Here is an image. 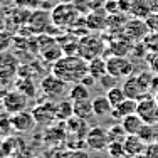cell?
Here are the masks:
<instances>
[{"mask_svg": "<svg viewBox=\"0 0 158 158\" xmlns=\"http://www.w3.org/2000/svg\"><path fill=\"white\" fill-rule=\"evenodd\" d=\"M17 89H19V91H22L27 98H32L34 94H35V86H34L32 79H29V77H20V79H19Z\"/></svg>", "mask_w": 158, "mask_h": 158, "instance_id": "obj_29", "label": "cell"}, {"mask_svg": "<svg viewBox=\"0 0 158 158\" xmlns=\"http://www.w3.org/2000/svg\"><path fill=\"white\" fill-rule=\"evenodd\" d=\"M57 3H74V0H57Z\"/></svg>", "mask_w": 158, "mask_h": 158, "instance_id": "obj_44", "label": "cell"}, {"mask_svg": "<svg viewBox=\"0 0 158 158\" xmlns=\"http://www.w3.org/2000/svg\"><path fill=\"white\" fill-rule=\"evenodd\" d=\"M40 56H42L44 61H47L51 64H56L64 56V51H62V47L57 46V42H56V44H52V46H49L47 49L40 51Z\"/></svg>", "mask_w": 158, "mask_h": 158, "instance_id": "obj_25", "label": "cell"}, {"mask_svg": "<svg viewBox=\"0 0 158 158\" xmlns=\"http://www.w3.org/2000/svg\"><path fill=\"white\" fill-rule=\"evenodd\" d=\"M148 34H150V29L146 25L145 19H136V17L130 19L126 22L125 29H123V35L131 42H141V40H145V37Z\"/></svg>", "mask_w": 158, "mask_h": 158, "instance_id": "obj_7", "label": "cell"}, {"mask_svg": "<svg viewBox=\"0 0 158 158\" xmlns=\"http://www.w3.org/2000/svg\"><path fill=\"white\" fill-rule=\"evenodd\" d=\"M104 10L108 12V15H111V14H118L119 12L118 0H108V2H104Z\"/></svg>", "mask_w": 158, "mask_h": 158, "instance_id": "obj_38", "label": "cell"}, {"mask_svg": "<svg viewBox=\"0 0 158 158\" xmlns=\"http://www.w3.org/2000/svg\"><path fill=\"white\" fill-rule=\"evenodd\" d=\"M32 114L35 118L37 125H42V126H49L51 123H54L57 119V116H56V104L51 99L39 103L32 110Z\"/></svg>", "mask_w": 158, "mask_h": 158, "instance_id": "obj_11", "label": "cell"}, {"mask_svg": "<svg viewBox=\"0 0 158 158\" xmlns=\"http://www.w3.org/2000/svg\"><path fill=\"white\" fill-rule=\"evenodd\" d=\"M56 116L57 121H67L74 116V103L71 99H62L56 104Z\"/></svg>", "mask_w": 158, "mask_h": 158, "instance_id": "obj_24", "label": "cell"}, {"mask_svg": "<svg viewBox=\"0 0 158 158\" xmlns=\"http://www.w3.org/2000/svg\"><path fill=\"white\" fill-rule=\"evenodd\" d=\"M52 25L57 29H71L81 19V10L74 3H57L51 10Z\"/></svg>", "mask_w": 158, "mask_h": 158, "instance_id": "obj_2", "label": "cell"}, {"mask_svg": "<svg viewBox=\"0 0 158 158\" xmlns=\"http://www.w3.org/2000/svg\"><path fill=\"white\" fill-rule=\"evenodd\" d=\"M123 146H125V158H136L143 155L146 150V143L138 135H126Z\"/></svg>", "mask_w": 158, "mask_h": 158, "instance_id": "obj_14", "label": "cell"}, {"mask_svg": "<svg viewBox=\"0 0 158 158\" xmlns=\"http://www.w3.org/2000/svg\"><path fill=\"white\" fill-rule=\"evenodd\" d=\"M77 56H81L86 61L101 57L104 56V40L103 37L94 35V34H86V35L79 37L77 44Z\"/></svg>", "mask_w": 158, "mask_h": 158, "instance_id": "obj_3", "label": "cell"}, {"mask_svg": "<svg viewBox=\"0 0 158 158\" xmlns=\"http://www.w3.org/2000/svg\"><path fill=\"white\" fill-rule=\"evenodd\" d=\"M73 103H74V116H77V118H81V119H86V121H88L91 116H94L91 98L81 99V101H73Z\"/></svg>", "mask_w": 158, "mask_h": 158, "instance_id": "obj_23", "label": "cell"}, {"mask_svg": "<svg viewBox=\"0 0 158 158\" xmlns=\"http://www.w3.org/2000/svg\"><path fill=\"white\" fill-rule=\"evenodd\" d=\"M106 62H108V74L114 76L116 79H121V77L126 79L128 76L133 74V64L126 57L111 56V57L106 59Z\"/></svg>", "mask_w": 158, "mask_h": 158, "instance_id": "obj_8", "label": "cell"}, {"mask_svg": "<svg viewBox=\"0 0 158 158\" xmlns=\"http://www.w3.org/2000/svg\"><path fill=\"white\" fill-rule=\"evenodd\" d=\"M29 27H31L32 32L35 34H47L49 29H51V24H52V17H51V12H47L46 9H37L34 10L29 17Z\"/></svg>", "mask_w": 158, "mask_h": 158, "instance_id": "obj_10", "label": "cell"}, {"mask_svg": "<svg viewBox=\"0 0 158 158\" xmlns=\"http://www.w3.org/2000/svg\"><path fill=\"white\" fill-rule=\"evenodd\" d=\"M138 136H140L146 145H148V143H153L155 138H158V126L156 125H150V123H145L143 128H141V131L138 133Z\"/></svg>", "mask_w": 158, "mask_h": 158, "instance_id": "obj_27", "label": "cell"}, {"mask_svg": "<svg viewBox=\"0 0 158 158\" xmlns=\"http://www.w3.org/2000/svg\"><path fill=\"white\" fill-rule=\"evenodd\" d=\"M116 81H118V79H116L114 76H111V74H106V76L101 77L98 82H99V86H103V88L111 89V88H114V86H116Z\"/></svg>", "mask_w": 158, "mask_h": 158, "instance_id": "obj_36", "label": "cell"}, {"mask_svg": "<svg viewBox=\"0 0 158 158\" xmlns=\"http://www.w3.org/2000/svg\"><path fill=\"white\" fill-rule=\"evenodd\" d=\"M0 2H2V0H0Z\"/></svg>", "mask_w": 158, "mask_h": 158, "instance_id": "obj_48", "label": "cell"}, {"mask_svg": "<svg viewBox=\"0 0 158 158\" xmlns=\"http://www.w3.org/2000/svg\"><path fill=\"white\" fill-rule=\"evenodd\" d=\"M10 42H12V37H10L7 32L0 31V52L7 51V47L10 46Z\"/></svg>", "mask_w": 158, "mask_h": 158, "instance_id": "obj_39", "label": "cell"}, {"mask_svg": "<svg viewBox=\"0 0 158 158\" xmlns=\"http://www.w3.org/2000/svg\"><path fill=\"white\" fill-rule=\"evenodd\" d=\"M59 158H89V155L84 150H67V152H62Z\"/></svg>", "mask_w": 158, "mask_h": 158, "instance_id": "obj_33", "label": "cell"}, {"mask_svg": "<svg viewBox=\"0 0 158 158\" xmlns=\"http://www.w3.org/2000/svg\"><path fill=\"white\" fill-rule=\"evenodd\" d=\"M150 67H152V71H155V73L158 74V52H150Z\"/></svg>", "mask_w": 158, "mask_h": 158, "instance_id": "obj_41", "label": "cell"}, {"mask_svg": "<svg viewBox=\"0 0 158 158\" xmlns=\"http://www.w3.org/2000/svg\"><path fill=\"white\" fill-rule=\"evenodd\" d=\"M138 110V99H131V98H126L123 103H119L118 106L113 108L111 111V118L113 119H119L121 121L123 118H126V116L133 114V113H136Z\"/></svg>", "mask_w": 158, "mask_h": 158, "instance_id": "obj_16", "label": "cell"}, {"mask_svg": "<svg viewBox=\"0 0 158 158\" xmlns=\"http://www.w3.org/2000/svg\"><path fill=\"white\" fill-rule=\"evenodd\" d=\"M86 145L93 152H103L110 145V136H108V130L103 126H93L89 130L88 136H86Z\"/></svg>", "mask_w": 158, "mask_h": 158, "instance_id": "obj_9", "label": "cell"}, {"mask_svg": "<svg viewBox=\"0 0 158 158\" xmlns=\"http://www.w3.org/2000/svg\"><path fill=\"white\" fill-rule=\"evenodd\" d=\"M15 3L20 9H37L42 5V0H15Z\"/></svg>", "mask_w": 158, "mask_h": 158, "instance_id": "obj_34", "label": "cell"}, {"mask_svg": "<svg viewBox=\"0 0 158 158\" xmlns=\"http://www.w3.org/2000/svg\"><path fill=\"white\" fill-rule=\"evenodd\" d=\"M108 155L113 158H125V146L123 141H110L108 145Z\"/></svg>", "mask_w": 158, "mask_h": 158, "instance_id": "obj_31", "label": "cell"}, {"mask_svg": "<svg viewBox=\"0 0 158 158\" xmlns=\"http://www.w3.org/2000/svg\"><path fill=\"white\" fill-rule=\"evenodd\" d=\"M81 82H82V84H86V86H88V88H89V86H94V84H96L98 81H96V79H94V77L91 76V74H88V76H86L84 79H82Z\"/></svg>", "mask_w": 158, "mask_h": 158, "instance_id": "obj_42", "label": "cell"}, {"mask_svg": "<svg viewBox=\"0 0 158 158\" xmlns=\"http://www.w3.org/2000/svg\"><path fill=\"white\" fill-rule=\"evenodd\" d=\"M121 88L125 91L126 98H131V99H141L145 96V93H143V89L140 86V81H138V76H135V74H131V76H128L125 79Z\"/></svg>", "mask_w": 158, "mask_h": 158, "instance_id": "obj_17", "label": "cell"}, {"mask_svg": "<svg viewBox=\"0 0 158 158\" xmlns=\"http://www.w3.org/2000/svg\"><path fill=\"white\" fill-rule=\"evenodd\" d=\"M88 67H89V74H91L96 81H99L101 77H104L108 74V62L103 56H101V57H96V59H91V61L88 62Z\"/></svg>", "mask_w": 158, "mask_h": 158, "instance_id": "obj_21", "label": "cell"}, {"mask_svg": "<svg viewBox=\"0 0 158 158\" xmlns=\"http://www.w3.org/2000/svg\"><path fill=\"white\" fill-rule=\"evenodd\" d=\"M145 22H146V25H148L150 32H158V12L150 14V15L145 19Z\"/></svg>", "mask_w": 158, "mask_h": 158, "instance_id": "obj_35", "label": "cell"}, {"mask_svg": "<svg viewBox=\"0 0 158 158\" xmlns=\"http://www.w3.org/2000/svg\"><path fill=\"white\" fill-rule=\"evenodd\" d=\"M2 103H3V110L7 113L15 114V113H20L27 108V96L19 89H14V91H9L3 96Z\"/></svg>", "mask_w": 158, "mask_h": 158, "instance_id": "obj_12", "label": "cell"}, {"mask_svg": "<svg viewBox=\"0 0 158 158\" xmlns=\"http://www.w3.org/2000/svg\"><path fill=\"white\" fill-rule=\"evenodd\" d=\"M136 113L145 123L150 125H158V101L155 96L145 94L141 99H138V110Z\"/></svg>", "mask_w": 158, "mask_h": 158, "instance_id": "obj_4", "label": "cell"}, {"mask_svg": "<svg viewBox=\"0 0 158 158\" xmlns=\"http://www.w3.org/2000/svg\"><path fill=\"white\" fill-rule=\"evenodd\" d=\"M152 79H153V74L150 71H143V73L138 74V81H140V86L145 94H148V91L152 89Z\"/></svg>", "mask_w": 158, "mask_h": 158, "instance_id": "obj_32", "label": "cell"}, {"mask_svg": "<svg viewBox=\"0 0 158 158\" xmlns=\"http://www.w3.org/2000/svg\"><path fill=\"white\" fill-rule=\"evenodd\" d=\"M89 98V88L82 82H76L73 84V88L69 89V99L71 101H81Z\"/></svg>", "mask_w": 158, "mask_h": 158, "instance_id": "obj_26", "label": "cell"}, {"mask_svg": "<svg viewBox=\"0 0 158 158\" xmlns=\"http://www.w3.org/2000/svg\"><path fill=\"white\" fill-rule=\"evenodd\" d=\"M155 99H156V101H158V91H156V93H155Z\"/></svg>", "mask_w": 158, "mask_h": 158, "instance_id": "obj_46", "label": "cell"}, {"mask_svg": "<svg viewBox=\"0 0 158 158\" xmlns=\"http://www.w3.org/2000/svg\"><path fill=\"white\" fill-rule=\"evenodd\" d=\"M10 125L15 128L17 131H20V133H29V131L34 130V126L37 125L35 118H34L32 111H20V113H15V114H12V118H10Z\"/></svg>", "mask_w": 158, "mask_h": 158, "instance_id": "obj_13", "label": "cell"}, {"mask_svg": "<svg viewBox=\"0 0 158 158\" xmlns=\"http://www.w3.org/2000/svg\"><path fill=\"white\" fill-rule=\"evenodd\" d=\"M136 158H146V155L143 153V155H140V156H136Z\"/></svg>", "mask_w": 158, "mask_h": 158, "instance_id": "obj_45", "label": "cell"}, {"mask_svg": "<svg viewBox=\"0 0 158 158\" xmlns=\"http://www.w3.org/2000/svg\"><path fill=\"white\" fill-rule=\"evenodd\" d=\"M19 69H20L19 59L12 52H0V82L12 81L15 76H19Z\"/></svg>", "mask_w": 158, "mask_h": 158, "instance_id": "obj_6", "label": "cell"}, {"mask_svg": "<svg viewBox=\"0 0 158 158\" xmlns=\"http://www.w3.org/2000/svg\"><path fill=\"white\" fill-rule=\"evenodd\" d=\"M93 111H94V116H98V118L110 116L113 111V104L110 103L108 96H96L93 99Z\"/></svg>", "mask_w": 158, "mask_h": 158, "instance_id": "obj_22", "label": "cell"}, {"mask_svg": "<svg viewBox=\"0 0 158 158\" xmlns=\"http://www.w3.org/2000/svg\"><path fill=\"white\" fill-rule=\"evenodd\" d=\"M150 91H153V93L158 91V74L153 76V79H152V89H150Z\"/></svg>", "mask_w": 158, "mask_h": 158, "instance_id": "obj_43", "label": "cell"}, {"mask_svg": "<svg viewBox=\"0 0 158 158\" xmlns=\"http://www.w3.org/2000/svg\"><path fill=\"white\" fill-rule=\"evenodd\" d=\"M106 96H108V99H110V103L113 104V108L118 106L119 103H123V101L126 99V94H125V91H123V88H118V86L108 89Z\"/></svg>", "mask_w": 158, "mask_h": 158, "instance_id": "obj_28", "label": "cell"}, {"mask_svg": "<svg viewBox=\"0 0 158 158\" xmlns=\"http://www.w3.org/2000/svg\"><path fill=\"white\" fill-rule=\"evenodd\" d=\"M86 19V25H88L89 31H103V29H108V12L103 9L99 10H91L88 12Z\"/></svg>", "mask_w": 158, "mask_h": 158, "instance_id": "obj_15", "label": "cell"}, {"mask_svg": "<svg viewBox=\"0 0 158 158\" xmlns=\"http://www.w3.org/2000/svg\"><path fill=\"white\" fill-rule=\"evenodd\" d=\"M66 84L67 82H64L62 79H59L56 74H47V76L42 77V81H40V91H42V94L46 96L47 99L54 101L66 93Z\"/></svg>", "mask_w": 158, "mask_h": 158, "instance_id": "obj_5", "label": "cell"}, {"mask_svg": "<svg viewBox=\"0 0 158 158\" xmlns=\"http://www.w3.org/2000/svg\"><path fill=\"white\" fill-rule=\"evenodd\" d=\"M66 128H67V133L69 135H77V136H81V138H86L89 133V130H91V128L88 126V123H86V119H81V118H77V116H73V118L67 119Z\"/></svg>", "mask_w": 158, "mask_h": 158, "instance_id": "obj_18", "label": "cell"}, {"mask_svg": "<svg viewBox=\"0 0 158 158\" xmlns=\"http://www.w3.org/2000/svg\"><path fill=\"white\" fill-rule=\"evenodd\" d=\"M143 125H145V121L140 118L138 113H133V114H130V116L121 119V126L125 128L126 135H138L141 131Z\"/></svg>", "mask_w": 158, "mask_h": 158, "instance_id": "obj_20", "label": "cell"}, {"mask_svg": "<svg viewBox=\"0 0 158 158\" xmlns=\"http://www.w3.org/2000/svg\"><path fill=\"white\" fill-rule=\"evenodd\" d=\"M145 155H146V158H158V141H153V143L146 145Z\"/></svg>", "mask_w": 158, "mask_h": 158, "instance_id": "obj_37", "label": "cell"}, {"mask_svg": "<svg viewBox=\"0 0 158 158\" xmlns=\"http://www.w3.org/2000/svg\"><path fill=\"white\" fill-rule=\"evenodd\" d=\"M133 46L135 44L131 42V40H128L125 35H123V39L119 40H113L110 42V46H108V51L111 52V56H119V57H126L128 54H131V51H133Z\"/></svg>", "mask_w": 158, "mask_h": 158, "instance_id": "obj_19", "label": "cell"}, {"mask_svg": "<svg viewBox=\"0 0 158 158\" xmlns=\"http://www.w3.org/2000/svg\"><path fill=\"white\" fill-rule=\"evenodd\" d=\"M108 136H110V141H125L126 131L121 125H113L111 128H108Z\"/></svg>", "mask_w": 158, "mask_h": 158, "instance_id": "obj_30", "label": "cell"}, {"mask_svg": "<svg viewBox=\"0 0 158 158\" xmlns=\"http://www.w3.org/2000/svg\"><path fill=\"white\" fill-rule=\"evenodd\" d=\"M52 74L62 79L67 84H76L89 74L88 61L81 56H62L56 64H52Z\"/></svg>", "mask_w": 158, "mask_h": 158, "instance_id": "obj_1", "label": "cell"}, {"mask_svg": "<svg viewBox=\"0 0 158 158\" xmlns=\"http://www.w3.org/2000/svg\"><path fill=\"white\" fill-rule=\"evenodd\" d=\"M118 5H119V12L130 14V9H131V5H133V0H118Z\"/></svg>", "mask_w": 158, "mask_h": 158, "instance_id": "obj_40", "label": "cell"}, {"mask_svg": "<svg viewBox=\"0 0 158 158\" xmlns=\"http://www.w3.org/2000/svg\"><path fill=\"white\" fill-rule=\"evenodd\" d=\"M34 158H47V156H34Z\"/></svg>", "mask_w": 158, "mask_h": 158, "instance_id": "obj_47", "label": "cell"}]
</instances>
